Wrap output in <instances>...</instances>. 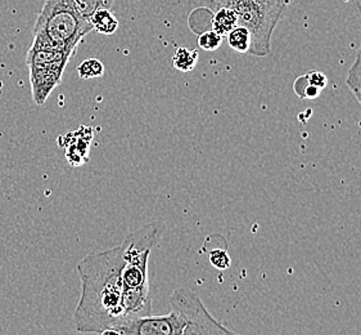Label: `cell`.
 <instances>
[{"label":"cell","mask_w":361,"mask_h":335,"mask_svg":"<svg viewBox=\"0 0 361 335\" xmlns=\"http://www.w3.org/2000/svg\"><path fill=\"white\" fill-rule=\"evenodd\" d=\"M123 242L78 263L81 297L73 314L80 333L112 334L126 321L123 306Z\"/></svg>","instance_id":"obj_1"},{"label":"cell","mask_w":361,"mask_h":335,"mask_svg":"<svg viewBox=\"0 0 361 335\" xmlns=\"http://www.w3.org/2000/svg\"><path fill=\"white\" fill-rule=\"evenodd\" d=\"M165 225L147 223L129 233L123 241V306L126 321L152 315V299L148 281V259L162 237Z\"/></svg>","instance_id":"obj_2"},{"label":"cell","mask_w":361,"mask_h":335,"mask_svg":"<svg viewBox=\"0 0 361 335\" xmlns=\"http://www.w3.org/2000/svg\"><path fill=\"white\" fill-rule=\"evenodd\" d=\"M93 30L92 22L80 15L73 0H45L30 48L63 52L73 57L82 39Z\"/></svg>","instance_id":"obj_3"},{"label":"cell","mask_w":361,"mask_h":335,"mask_svg":"<svg viewBox=\"0 0 361 335\" xmlns=\"http://www.w3.org/2000/svg\"><path fill=\"white\" fill-rule=\"evenodd\" d=\"M211 11L231 8L238 16V25L251 33L248 53L265 57L271 52V37L292 0H206Z\"/></svg>","instance_id":"obj_4"},{"label":"cell","mask_w":361,"mask_h":335,"mask_svg":"<svg viewBox=\"0 0 361 335\" xmlns=\"http://www.w3.org/2000/svg\"><path fill=\"white\" fill-rule=\"evenodd\" d=\"M171 310L180 317L184 335L235 334L234 330L224 327L212 317L197 293L188 288L173 290L170 297Z\"/></svg>","instance_id":"obj_5"},{"label":"cell","mask_w":361,"mask_h":335,"mask_svg":"<svg viewBox=\"0 0 361 335\" xmlns=\"http://www.w3.org/2000/svg\"><path fill=\"white\" fill-rule=\"evenodd\" d=\"M71 59H61L45 64L29 65L30 83L34 102L42 106L47 102L51 92L61 84L66 66Z\"/></svg>","instance_id":"obj_6"},{"label":"cell","mask_w":361,"mask_h":335,"mask_svg":"<svg viewBox=\"0 0 361 335\" xmlns=\"http://www.w3.org/2000/svg\"><path fill=\"white\" fill-rule=\"evenodd\" d=\"M93 136V128L80 127L78 131H70L58 139L59 146L65 147L66 158L71 165L80 167L89 160Z\"/></svg>","instance_id":"obj_7"},{"label":"cell","mask_w":361,"mask_h":335,"mask_svg":"<svg viewBox=\"0 0 361 335\" xmlns=\"http://www.w3.org/2000/svg\"><path fill=\"white\" fill-rule=\"evenodd\" d=\"M90 22L97 33H99L102 35H106V37L114 35L120 26V22L117 20V17L109 8H101V9L95 11L93 16L90 17Z\"/></svg>","instance_id":"obj_8"},{"label":"cell","mask_w":361,"mask_h":335,"mask_svg":"<svg viewBox=\"0 0 361 335\" xmlns=\"http://www.w3.org/2000/svg\"><path fill=\"white\" fill-rule=\"evenodd\" d=\"M211 20V29L221 37H226L231 30L238 26V16L231 8H219L214 11Z\"/></svg>","instance_id":"obj_9"},{"label":"cell","mask_w":361,"mask_h":335,"mask_svg":"<svg viewBox=\"0 0 361 335\" xmlns=\"http://www.w3.org/2000/svg\"><path fill=\"white\" fill-rule=\"evenodd\" d=\"M198 62V52L188 49L187 47H178L173 56V65L178 71L189 73Z\"/></svg>","instance_id":"obj_10"},{"label":"cell","mask_w":361,"mask_h":335,"mask_svg":"<svg viewBox=\"0 0 361 335\" xmlns=\"http://www.w3.org/2000/svg\"><path fill=\"white\" fill-rule=\"evenodd\" d=\"M228 44L233 51L238 53H248L251 47V33L245 26H235L231 33L226 35Z\"/></svg>","instance_id":"obj_11"},{"label":"cell","mask_w":361,"mask_h":335,"mask_svg":"<svg viewBox=\"0 0 361 335\" xmlns=\"http://www.w3.org/2000/svg\"><path fill=\"white\" fill-rule=\"evenodd\" d=\"M78 74L80 78L84 81H92L97 78H102L104 75V65L103 62L98 59H84L79 66H78Z\"/></svg>","instance_id":"obj_12"},{"label":"cell","mask_w":361,"mask_h":335,"mask_svg":"<svg viewBox=\"0 0 361 335\" xmlns=\"http://www.w3.org/2000/svg\"><path fill=\"white\" fill-rule=\"evenodd\" d=\"M73 1H75V6L78 8L80 15L89 21L95 11H98L101 8L111 9L115 3V0H73Z\"/></svg>","instance_id":"obj_13"},{"label":"cell","mask_w":361,"mask_h":335,"mask_svg":"<svg viewBox=\"0 0 361 335\" xmlns=\"http://www.w3.org/2000/svg\"><path fill=\"white\" fill-rule=\"evenodd\" d=\"M198 45L203 51L214 52L220 48V45L223 43V37L220 34H217L216 31L212 29L206 30L201 34H198Z\"/></svg>","instance_id":"obj_14"},{"label":"cell","mask_w":361,"mask_h":335,"mask_svg":"<svg viewBox=\"0 0 361 335\" xmlns=\"http://www.w3.org/2000/svg\"><path fill=\"white\" fill-rule=\"evenodd\" d=\"M209 259L211 266L219 271H225L231 269V258L228 250L225 249H212L209 253Z\"/></svg>","instance_id":"obj_15"},{"label":"cell","mask_w":361,"mask_h":335,"mask_svg":"<svg viewBox=\"0 0 361 335\" xmlns=\"http://www.w3.org/2000/svg\"><path fill=\"white\" fill-rule=\"evenodd\" d=\"M293 88H295L297 95H300L301 98H310V100L317 98L322 92L319 88L314 87L312 84H310V81H307L306 75L300 76L298 79H296Z\"/></svg>","instance_id":"obj_16"},{"label":"cell","mask_w":361,"mask_h":335,"mask_svg":"<svg viewBox=\"0 0 361 335\" xmlns=\"http://www.w3.org/2000/svg\"><path fill=\"white\" fill-rule=\"evenodd\" d=\"M347 86L361 105V66L354 62L347 75Z\"/></svg>","instance_id":"obj_17"},{"label":"cell","mask_w":361,"mask_h":335,"mask_svg":"<svg viewBox=\"0 0 361 335\" xmlns=\"http://www.w3.org/2000/svg\"><path fill=\"white\" fill-rule=\"evenodd\" d=\"M306 78H307V81H310V84H312L314 87L319 88L320 90L324 89L328 84L326 76L324 74L319 73V71H311V73L306 74Z\"/></svg>","instance_id":"obj_18"}]
</instances>
